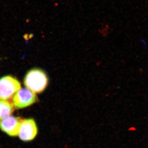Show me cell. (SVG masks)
Wrapping results in <instances>:
<instances>
[{
  "instance_id": "1",
  "label": "cell",
  "mask_w": 148,
  "mask_h": 148,
  "mask_svg": "<svg viewBox=\"0 0 148 148\" xmlns=\"http://www.w3.org/2000/svg\"><path fill=\"white\" fill-rule=\"evenodd\" d=\"M48 79L46 74L39 69H33L27 73L24 84L27 89L34 93L43 92L47 86Z\"/></svg>"
},
{
  "instance_id": "2",
  "label": "cell",
  "mask_w": 148,
  "mask_h": 148,
  "mask_svg": "<svg viewBox=\"0 0 148 148\" xmlns=\"http://www.w3.org/2000/svg\"><path fill=\"white\" fill-rule=\"evenodd\" d=\"M20 82L15 78L6 76L0 79V99L8 101L21 89Z\"/></svg>"
},
{
  "instance_id": "3",
  "label": "cell",
  "mask_w": 148,
  "mask_h": 148,
  "mask_svg": "<svg viewBox=\"0 0 148 148\" xmlns=\"http://www.w3.org/2000/svg\"><path fill=\"white\" fill-rule=\"evenodd\" d=\"M38 101L34 92L27 88H22L15 93L12 98V104L15 108L22 109L27 108Z\"/></svg>"
},
{
  "instance_id": "4",
  "label": "cell",
  "mask_w": 148,
  "mask_h": 148,
  "mask_svg": "<svg viewBox=\"0 0 148 148\" xmlns=\"http://www.w3.org/2000/svg\"><path fill=\"white\" fill-rule=\"evenodd\" d=\"M38 131L34 120L32 119H22L18 136L22 141H31L36 138Z\"/></svg>"
},
{
  "instance_id": "5",
  "label": "cell",
  "mask_w": 148,
  "mask_h": 148,
  "mask_svg": "<svg viewBox=\"0 0 148 148\" xmlns=\"http://www.w3.org/2000/svg\"><path fill=\"white\" fill-rule=\"evenodd\" d=\"M22 119L18 117L9 116L0 119V129L10 136L18 135Z\"/></svg>"
},
{
  "instance_id": "6",
  "label": "cell",
  "mask_w": 148,
  "mask_h": 148,
  "mask_svg": "<svg viewBox=\"0 0 148 148\" xmlns=\"http://www.w3.org/2000/svg\"><path fill=\"white\" fill-rule=\"evenodd\" d=\"M14 110V106L8 101L0 99V119L9 116Z\"/></svg>"
},
{
  "instance_id": "7",
  "label": "cell",
  "mask_w": 148,
  "mask_h": 148,
  "mask_svg": "<svg viewBox=\"0 0 148 148\" xmlns=\"http://www.w3.org/2000/svg\"><path fill=\"white\" fill-rule=\"evenodd\" d=\"M136 130V128L135 127H131L129 128L128 130H129V131H131V130H132V131H134V130Z\"/></svg>"
}]
</instances>
